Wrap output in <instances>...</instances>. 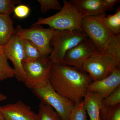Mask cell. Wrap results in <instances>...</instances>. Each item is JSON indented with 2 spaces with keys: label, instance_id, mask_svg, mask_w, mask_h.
Wrapping results in <instances>:
<instances>
[{
  "label": "cell",
  "instance_id": "6da1fadb",
  "mask_svg": "<svg viewBox=\"0 0 120 120\" xmlns=\"http://www.w3.org/2000/svg\"><path fill=\"white\" fill-rule=\"evenodd\" d=\"M49 81L57 93L75 104L83 100L92 82L90 76L74 67L52 64Z\"/></svg>",
  "mask_w": 120,
  "mask_h": 120
},
{
  "label": "cell",
  "instance_id": "7a4b0ae2",
  "mask_svg": "<svg viewBox=\"0 0 120 120\" xmlns=\"http://www.w3.org/2000/svg\"><path fill=\"white\" fill-rule=\"evenodd\" d=\"M105 13L87 16L82 20L83 31L102 54H109L120 61V34H113L105 22Z\"/></svg>",
  "mask_w": 120,
  "mask_h": 120
},
{
  "label": "cell",
  "instance_id": "3957f363",
  "mask_svg": "<svg viewBox=\"0 0 120 120\" xmlns=\"http://www.w3.org/2000/svg\"><path fill=\"white\" fill-rule=\"evenodd\" d=\"M87 37L79 30H56L50 42L52 51L48 59L52 64L64 65L67 52Z\"/></svg>",
  "mask_w": 120,
  "mask_h": 120
},
{
  "label": "cell",
  "instance_id": "277c9868",
  "mask_svg": "<svg viewBox=\"0 0 120 120\" xmlns=\"http://www.w3.org/2000/svg\"><path fill=\"white\" fill-rule=\"evenodd\" d=\"M61 9L55 15L45 18H39L36 22L45 24L56 30H78L82 32L83 19L75 7L69 1L64 0Z\"/></svg>",
  "mask_w": 120,
  "mask_h": 120
},
{
  "label": "cell",
  "instance_id": "5b68a950",
  "mask_svg": "<svg viewBox=\"0 0 120 120\" xmlns=\"http://www.w3.org/2000/svg\"><path fill=\"white\" fill-rule=\"evenodd\" d=\"M31 90L41 102L52 107L62 120H69L75 104L57 93L49 80L43 86Z\"/></svg>",
  "mask_w": 120,
  "mask_h": 120
},
{
  "label": "cell",
  "instance_id": "8992f818",
  "mask_svg": "<svg viewBox=\"0 0 120 120\" xmlns=\"http://www.w3.org/2000/svg\"><path fill=\"white\" fill-rule=\"evenodd\" d=\"M15 29L16 34L22 39L30 41L38 47L43 57H48L52 52L50 42L56 30L44 28L37 22L27 28L18 25Z\"/></svg>",
  "mask_w": 120,
  "mask_h": 120
},
{
  "label": "cell",
  "instance_id": "52a82bcc",
  "mask_svg": "<svg viewBox=\"0 0 120 120\" xmlns=\"http://www.w3.org/2000/svg\"><path fill=\"white\" fill-rule=\"evenodd\" d=\"M52 64L48 57H45L23 62L25 86L32 90L47 83L49 80Z\"/></svg>",
  "mask_w": 120,
  "mask_h": 120
},
{
  "label": "cell",
  "instance_id": "ba28073f",
  "mask_svg": "<svg viewBox=\"0 0 120 120\" xmlns=\"http://www.w3.org/2000/svg\"><path fill=\"white\" fill-rule=\"evenodd\" d=\"M120 61L109 54L99 53L92 56L83 65L81 71L87 73L92 82L101 80L109 76Z\"/></svg>",
  "mask_w": 120,
  "mask_h": 120
},
{
  "label": "cell",
  "instance_id": "9c48e42d",
  "mask_svg": "<svg viewBox=\"0 0 120 120\" xmlns=\"http://www.w3.org/2000/svg\"><path fill=\"white\" fill-rule=\"evenodd\" d=\"M101 53L88 37L69 50L65 56L64 65L81 71L84 62L92 56Z\"/></svg>",
  "mask_w": 120,
  "mask_h": 120
},
{
  "label": "cell",
  "instance_id": "30bf717a",
  "mask_svg": "<svg viewBox=\"0 0 120 120\" xmlns=\"http://www.w3.org/2000/svg\"><path fill=\"white\" fill-rule=\"evenodd\" d=\"M2 48L7 58L13 64L15 72V77L19 82L23 83L24 72L22 62L24 52L22 39L15 35L8 43L2 46Z\"/></svg>",
  "mask_w": 120,
  "mask_h": 120
},
{
  "label": "cell",
  "instance_id": "8fae6325",
  "mask_svg": "<svg viewBox=\"0 0 120 120\" xmlns=\"http://www.w3.org/2000/svg\"><path fill=\"white\" fill-rule=\"evenodd\" d=\"M0 110L5 120H38L35 113L29 106L22 101L0 106Z\"/></svg>",
  "mask_w": 120,
  "mask_h": 120
},
{
  "label": "cell",
  "instance_id": "7c38bea8",
  "mask_svg": "<svg viewBox=\"0 0 120 120\" xmlns=\"http://www.w3.org/2000/svg\"><path fill=\"white\" fill-rule=\"evenodd\" d=\"M120 86V69L116 68L111 74L105 79L92 82L88 85L87 91L98 93L105 98Z\"/></svg>",
  "mask_w": 120,
  "mask_h": 120
},
{
  "label": "cell",
  "instance_id": "4fadbf2b",
  "mask_svg": "<svg viewBox=\"0 0 120 120\" xmlns=\"http://www.w3.org/2000/svg\"><path fill=\"white\" fill-rule=\"evenodd\" d=\"M69 1L82 19L105 13L107 11L102 0H71Z\"/></svg>",
  "mask_w": 120,
  "mask_h": 120
},
{
  "label": "cell",
  "instance_id": "5bb4252c",
  "mask_svg": "<svg viewBox=\"0 0 120 120\" xmlns=\"http://www.w3.org/2000/svg\"><path fill=\"white\" fill-rule=\"evenodd\" d=\"M102 97L95 92L87 91L83 99L86 112L90 120H101L100 110L102 105Z\"/></svg>",
  "mask_w": 120,
  "mask_h": 120
},
{
  "label": "cell",
  "instance_id": "9a60e30c",
  "mask_svg": "<svg viewBox=\"0 0 120 120\" xmlns=\"http://www.w3.org/2000/svg\"><path fill=\"white\" fill-rule=\"evenodd\" d=\"M10 15H0V45L8 43L16 34V29Z\"/></svg>",
  "mask_w": 120,
  "mask_h": 120
},
{
  "label": "cell",
  "instance_id": "2e32d148",
  "mask_svg": "<svg viewBox=\"0 0 120 120\" xmlns=\"http://www.w3.org/2000/svg\"><path fill=\"white\" fill-rule=\"evenodd\" d=\"M2 46L0 45V82L13 78L15 76V69L11 67Z\"/></svg>",
  "mask_w": 120,
  "mask_h": 120
},
{
  "label": "cell",
  "instance_id": "e0dca14e",
  "mask_svg": "<svg viewBox=\"0 0 120 120\" xmlns=\"http://www.w3.org/2000/svg\"><path fill=\"white\" fill-rule=\"evenodd\" d=\"M22 39L24 52L23 62L44 57L41 54L38 48L34 43L27 39Z\"/></svg>",
  "mask_w": 120,
  "mask_h": 120
},
{
  "label": "cell",
  "instance_id": "ac0fdd59",
  "mask_svg": "<svg viewBox=\"0 0 120 120\" xmlns=\"http://www.w3.org/2000/svg\"><path fill=\"white\" fill-rule=\"evenodd\" d=\"M38 120H62L52 107L41 102L39 105Z\"/></svg>",
  "mask_w": 120,
  "mask_h": 120
},
{
  "label": "cell",
  "instance_id": "d6986e66",
  "mask_svg": "<svg viewBox=\"0 0 120 120\" xmlns=\"http://www.w3.org/2000/svg\"><path fill=\"white\" fill-rule=\"evenodd\" d=\"M106 25L113 34H120V9L118 8L113 15L106 16L105 18Z\"/></svg>",
  "mask_w": 120,
  "mask_h": 120
},
{
  "label": "cell",
  "instance_id": "ffe728a7",
  "mask_svg": "<svg viewBox=\"0 0 120 120\" xmlns=\"http://www.w3.org/2000/svg\"><path fill=\"white\" fill-rule=\"evenodd\" d=\"M100 114L101 120H120V104L112 107L102 105Z\"/></svg>",
  "mask_w": 120,
  "mask_h": 120
},
{
  "label": "cell",
  "instance_id": "44dd1931",
  "mask_svg": "<svg viewBox=\"0 0 120 120\" xmlns=\"http://www.w3.org/2000/svg\"><path fill=\"white\" fill-rule=\"evenodd\" d=\"M69 120H88L83 100L79 103L75 104Z\"/></svg>",
  "mask_w": 120,
  "mask_h": 120
},
{
  "label": "cell",
  "instance_id": "7402d4cb",
  "mask_svg": "<svg viewBox=\"0 0 120 120\" xmlns=\"http://www.w3.org/2000/svg\"><path fill=\"white\" fill-rule=\"evenodd\" d=\"M19 0H0V15H10L13 13L16 5L21 4Z\"/></svg>",
  "mask_w": 120,
  "mask_h": 120
},
{
  "label": "cell",
  "instance_id": "603a6c76",
  "mask_svg": "<svg viewBox=\"0 0 120 120\" xmlns=\"http://www.w3.org/2000/svg\"><path fill=\"white\" fill-rule=\"evenodd\" d=\"M41 7V12L45 13L50 10L60 11L62 7L57 0H38Z\"/></svg>",
  "mask_w": 120,
  "mask_h": 120
},
{
  "label": "cell",
  "instance_id": "cb8c5ba5",
  "mask_svg": "<svg viewBox=\"0 0 120 120\" xmlns=\"http://www.w3.org/2000/svg\"><path fill=\"white\" fill-rule=\"evenodd\" d=\"M120 104V86L111 94L102 100V105L109 107L115 106Z\"/></svg>",
  "mask_w": 120,
  "mask_h": 120
},
{
  "label": "cell",
  "instance_id": "d4e9b609",
  "mask_svg": "<svg viewBox=\"0 0 120 120\" xmlns=\"http://www.w3.org/2000/svg\"><path fill=\"white\" fill-rule=\"evenodd\" d=\"M30 11V9L29 7L21 4L15 7L13 13L15 17L19 19H23L28 16Z\"/></svg>",
  "mask_w": 120,
  "mask_h": 120
},
{
  "label": "cell",
  "instance_id": "484cf974",
  "mask_svg": "<svg viewBox=\"0 0 120 120\" xmlns=\"http://www.w3.org/2000/svg\"><path fill=\"white\" fill-rule=\"evenodd\" d=\"M102 3L107 11H112L114 5L120 2L119 0H102Z\"/></svg>",
  "mask_w": 120,
  "mask_h": 120
},
{
  "label": "cell",
  "instance_id": "4316f807",
  "mask_svg": "<svg viewBox=\"0 0 120 120\" xmlns=\"http://www.w3.org/2000/svg\"><path fill=\"white\" fill-rule=\"evenodd\" d=\"M7 97L4 94H2L0 92V101H5L7 99Z\"/></svg>",
  "mask_w": 120,
  "mask_h": 120
},
{
  "label": "cell",
  "instance_id": "83f0119b",
  "mask_svg": "<svg viewBox=\"0 0 120 120\" xmlns=\"http://www.w3.org/2000/svg\"><path fill=\"white\" fill-rule=\"evenodd\" d=\"M0 120H5L0 110Z\"/></svg>",
  "mask_w": 120,
  "mask_h": 120
}]
</instances>
